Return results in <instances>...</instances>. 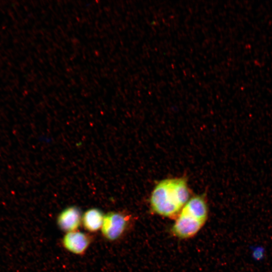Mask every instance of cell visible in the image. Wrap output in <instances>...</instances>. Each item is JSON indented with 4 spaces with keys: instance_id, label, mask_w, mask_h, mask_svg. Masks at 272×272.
Wrapping results in <instances>:
<instances>
[{
    "instance_id": "cell-1",
    "label": "cell",
    "mask_w": 272,
    "mask_h": 272,
    "mask_svg": "<svg viewBox=\"0 0 272 272\" xmlns=\"http://www.w3.org/2000/svg\"><path fill=\"white\" fill-rule=\"evenodd\" d=\"M185 179H166L159 182L152 192L150 206L156 214L167 218H176L189 199Z\"/></svg>"
},
{
    "instance_id": "cell-2",
    "label": "cell",
    "mask_w": 272,
    "mask_h": 272,
    "mask_svg": "<svg viewBox=\"0 0 272 272\" xmlns=\"http://www.w3.org/2000/svg\"><path fill=\"white\" fill-rule=\"evenodd\" d=\"M130 216L120 212H110L104 215L101 229L103 237L109 241H115L121 237L127 230Z\"/></svg>"
},
{
    "instance_id": "cell-3",
    "label": "cell",
    "mask_w": 272,
    "mask_h": 272,
    "mask_svg": "<svg viewBox=\"0 0 272 272\" xmlns=\"http://www.w3.org/2000/svg\"><path fill=\"white\" fill-rule=\"evenodd\" d=\"M205 222L180 211L171 228L172 233L181 239L194 236L201 229Z\"/></svg>"
},
{
    "instance_id": "cell-4",
    "label": "cell",
    "mask_w": 272,
    "mask_h": 272,
    "mask_svg": "<svg viewBox=\"0 0 272 272\" xmlns=\"http://www.w3.org/2000/svg\"><path fill=\"white\" fill-rule=\"evenodd\" d=\"M91 241L90 235L77 230L66 233L62 238V243L70 252L82 255L85 253Z\"/></svg>"
},
{
    "instance_id": "cell-5",
    "label": "cell",
    "mask_w": 272,
    "mask_h": 272,
    "mask_svg": "<svg viewBox=\"0 0 272 272\" xmlns=\"http://www.w3.org/2000/svg\"><path fill=\"white\" fill-rule=\"evenodd\" d=\"M81 213L75 206L69 207L63 210L58 215L57 223L59 228L67 232L78 230L82 223Z\"/></svg>"
},
{
    "instance_id": "cell-6",
    "label": "cell",
    "mask_w": 272,
    "mask_h": 272,
    "mask_svg": "<svg viewBox=\"0 0 272 272\" xmlns=\"http://www.w3.org/2000/svg\"><path fill=\"white\" fill-rule=\"evenodd\" d=\"M181 211L205 223L208 218L207 205L202 196L198 195L190 198Z\"/></svg>"
},
{
    "instance_id": "cell-7",
    "label": "cell",
    "mask_w": 272,
    "mask_h": 272,
    "mask_svg": "<svg viewBox=\"0 0 272 272\" xmlns=\"http://www.w3.org/2000/svg\"><path fill=\"white\" fill-rule=\"evenodd\" d=\"M104 216L102 211L93 208L86 211L82 217V223L85 229L95 232L101 229Z\"/></svg>"
},
{
    "instance_id": "cell-8",
    "label": "cell",
    "mask_w": 272,
    "mask_h": 272,
    "mask_svg": "<svg viewBox=\"0 0 272 272\" xmlns=\"http://www.w3.org/2000/svg\"><path fill=\"white\" fill-rule=\"evenodd\" d=\"M250 249L251 257L254 261H261L264 259L266 250L262 245H252Z\"/></svg>"
}]
</instances>
